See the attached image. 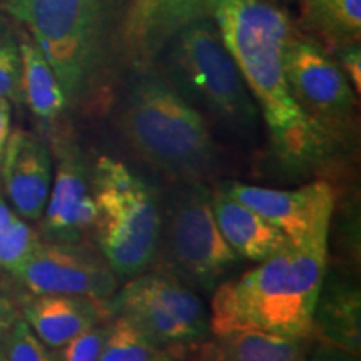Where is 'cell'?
<instances>
[{"mask_svg":"<svg viewBox=\"0 0 361 361\" xmlns=\"http://www.w3.org/2000/svg\"><path fill=\"white\" fill-rule=\"evenodd\" d=\"M42 216L47 238L64 245L78 243L96 224L97 207L87 171L74 152L62 157Z\"/></svg>","mask_w":361,"mask_h":361,"instance_id":"5bb4252c","label":"cell"},{"mask_svg":"<svg viewBox=\"0 0 361 361\" xmlns=\"http://www.w3.org/2000/svg\"><path fill=\"white\" fill-rule=\"evenodd\" d=\"M119 0H27L12 11L74 102L101 67L114 34Z\"/></svg>","mask_w":361,"mask_h":361,"instance_id":"5b68a950","label":"cell"},{"mask_svg":"<svg viewBox=\"0 0 361 361\" xmlns=\"http://www.w3.org/2000/svg\"><path fill=\"white\" fill-rule=\"evenodd\" d=\"M8 137H11V101L0 99V162H2Z\"/></svg>","mask_w":361,"mask_h":361,"instance_id":"83f0119b","label":"cell"},{"mask_svg":"<svg viewBox=\"0 0 361 361\" xmlns=\"http://www.w3.org/2000/svg\"><path fill=\"white\" fill-rule=\"evenodd\" d=\"M19 51L22 61V99L40 121L57 119L69 104L57 75L32 39L24 37Z\"/></svg>","mask_w":361,"mask_h":361,"instance_id":"ffe728a7","label":"cell"},{"mask_svg":"<svg viewBox=\"0 0 361 361\" xmlns=\"http://www.w3.org/2000/svg\"><path fill=\"white\" fill-rule=\"evenodd\" d=\"M6 361H56L25 319H16L2 343Z\"/></svg>","mask_w":361,"mask_h":361,"instance_id":"603a6c76","label":"cell"},{"mask_svg":"<svg viewBox=\"0 0 361 361\" xmlns=\"http://www.w3.org/2000/svg\"><path fill=\"white\" fill-rule=\"evenodd\" d=\"M305 341L261 331L224 333L206 341L194 361H305Z\"/></svg>","mask_w":361,"mask_h":361,"instance_id":"ac0fdd59","label":"cell"},{"mask_svg":"<svg viewBox=\"0 0 361 361\" xmlns=\"http://www.w3.org/2000/svg\"><path fill=\"white\" fill-rule=\"evenodd\" d=\"M121 129L135 154L173 180H201L218 162L201 112L149 69H139L129 84Z\"/></svg>","mask_w":361,"mask_h":361,"instance_id":"3957f363","label":"cell"},{"mask_svg":"<svg viewBox=\"0 0 361 361\" xmlns=\"http://www.w3.org/2000/svg\"><path fill=\"white\" fill-rule=\"evenodd\" d=\"M211 206L221 234L239 258L261 263L290 245L276 226L233 200L219 186L211 191Z\"/></svg>","mask_w":361,"mask_h":361,"instance_id":"2e32d148","label":"cell"},{"mask_svg":"<svg viewBox=\"0 0 361 361\" xmlns=\"http://www.w3.org/2000/svg\"><path fill=\"white\" fill-rule=\"evenodd\" d=\"M338 62V66L341 67V71L345 72L346 79L350 80V84L355 85L356 96L360 94L361 89V51L360 44H351L345 45V47L338 49L331 54Z\"/></svg>","mask_w":361,"mask_h":361,"instance_id":"484cf974","label":"cell"},{"mask_svg":"<svg viewBox=\"0 0 361 361\" xmlns=\"http://www.w3.org/2000/svg\"><path fill=\"white\" fill-rule=\"evenodd\" d=\"M97 218L94 229L104 259L119 276H135L156 259L161 204L123 162L101 157L92 176Z\"/></svg>","mask_w":361,"mask_h":361,"instance_id":"8992f818","label":"cell"},{"mask_svg":"<svg viewBox=\"0 0 361 361\" xmlns=\"http://www.w3.org/2000/svg\"><path fill=\"white\" fill-rule=\"evenodd\" d=\"M166 355L161 346L124 316H114L107 326L99 361H156Z\"/></svg>","mask_w":361,"mask_h":361,"instance_id":"44dd1931","label":"cell"},{"mask_svg":"<svg viewBox=\"0 0 361 361\" xmlns=\"http://www.w3.org/2000/svg\"><path fill=\"white\" fill-rule=\"evenodd\" d=\"M284 75L293 101L340 147L355 133L356 94L335 57L296 30L283 54Z\"/></svg>","mask_w":361,"mask_h":361,"instance_id":"9c48e42d","label":"cell"},{"mask_svg":"<svg viewBox=\"0 0 361 361\" xmlns=\"http://www.w3.org/2000/svg\"><path fill=\"white\" fill-rule=\"evenodd\" d=\"M156 61L164 78L192 106L204 107L236 130H251L258 107L226 47L213 17L192 20L176 32Z\"/></svg>","mask_w":361,"mask_h":361,"instance_id":"277c9868","label":"cell"},{"mask_svg":"<svg viewBox=\"0 0 361 361\" xmlns=\"http://www.w3.org/2000/svg\"><path fill=\"white\" fill-rule=\"evenodd\" d=\"M107 313L124 316L161 348H184L209 331V316L189 284L164 271L135 274L106 305Z\"/></svg>","mask_w":361,"mask_h":361,"instance_id":"ba28073f","label":"cell"},{"mask_svg":"<svg viewBox=\"0 0 361 361\" xmlns=\"http://www.w3.org/2000/svg\"><path fill=\"white\" fill-rule=\"evenodd\" d=\"M156 258L159 271L189 286L213 291L221 278L238 264L216 223L211 191L202 180H174L164 207Z\"/></svg>","mask_w":361,"mask_h":361,"instance_id":"52a82bcc","label":"cell"},{"mask_svg":"<svg viewBox=\"0 0 361 361\" xmlns=\"http://www.w3.org/2000/svg\"><path fill=\"white\" fill-rule=\"evenodd\" d=\"M25 2H27V0H12L11 6H8V8H11V12H12V11H16V8H19V7L24 6Z\"/></svg>","mask_w":361,"mask_h":361,"instance_id":"f546056e","label":"cell"},{"mask_svg":"<svg viewBox=\"0 0 361 361\" xmlns=\"http://www.w3.org/2000/svg\"><path fill=\"white\" fill-rule=\"evenodd\" d=\"M211 17V0H129L121 49L135 71L149 69L164 45L189 22Z\"/></svg>","mask_w":361,"mask_h":361,"instance_id":"7c38bea8","label":"cell"},{"mask_svg":"<svg viewBox=\"0 0 361 361\" xmlns=\"http://www.w3.org/2000/svg\"><path fill=\"white\" fill-rule=\"evenodd\" d=\"M107 336V326L94 324L85 331L79 333L66 345L56 350V361H99L104 341Z\"/></svg>","mask_w":361,"mask_h":361,"instance_id":"cb8c5ba5","label":"cell"},{"mask_svg":"<svg viewBox=\"0 0 361 361\" xmlns=\"http://www.w3.org/2000/svg\"><path fill=\"white\" fill-rule=\"evenodd\" d=\"M22 61L17 44L8 37H0V99L22 101L20 92Z\"/></svg>","mask_w":361,"mask_h":361,"instance_id":"d4e9b609","label":"cell"},{"mask_svg":"<svg viewBox=\"0 0 361 361\" xmlns=\"http://www.w3.org/2000/svg\"><path fill=\"white\" fill-rule=\"evenodd\" d=\"M313 335L360 355L361 293L358 284L338 274H324L314 306Z\"/></svg>","mask_w":361,"mask_h":361,"instance_id":"e0dca14e","label":"cell"},{"mask_svg":"<svg viewBox=\"0 0 361 361\" xmlns=\"http://www.w3.org/2000/svg\"><path fill=\"white\" fill-rule=\"evenodd\" d=\"M305 361H360V355L331 343L319 341L310 353L306 351Z\"/></svg>","mask_w":361,"mask_h":361,"instance_id":"4316f807","label":"cell"},{"mask_svg":"<svg viewBox=\"0 0 361 361\" xmlns=\"http://www.w3.org/2000/svg\"><path fill=\"white\" fill-rule=\"evenodd\" d=\"M300 27L329 54L360 44L361 0H301Z\"/></svg>","mask_w":361,"mask_h":361,"instance_id":"d6986e66","label":"cell"},{"mask_svg":"<svg viewBox=\"0 0 361 361\" xmlns=\"http://www.w3.org/2000/svg\"><path fill=\"white\" fill-rule=\"evenodd\" d=\"M156 361H173V360H171V356L168 353H166V355H162L161 358H157Z\"/></svg>","mask_w":361,"mask_h":361,"instance_id":"4dcf8cb0","label":"cell"},{"mask_svg":"<svg viewBox=\"0 0 361 361\" xmlns=\"http://www.w3.org/2000/svg\"><path fill=\"white\" fill-rule=\"evenodd\" d=\"M219 27L252 99L263 112L274 152L290 166L314 164L335 149L293 101L283 54L296 25L273 0H211Z\"/></svg>","mask_w":361,"mask_h":361,"instance_id":"6da1fadb","label":"cell"},{"mask_svg":"<svg viewBox=\"0 0 361 361\" xmlns=\"http://www.w3.org/2000/svg\"><path fill=\"white\" fill-rule=\"evenodd\" d=\"M328 238L305 246L291 243L255 269L214 288L213 335L261 331L295 340L313 336L316 300L326 274Z\"/></svg>","mask_w":361,"mask_h":361,"instance_id":"7a4b0ae2","label":"cell"},{"mask_svg":"<svg viewBox=\"0 0 361 361\" xmlns=\"http://www.w3.org/2000/svg\"><path fill=\"white\" fill-rule=\"evenodd\" d=\"M219 188L276 226L293 246H305L314 239L328 238L329 221L335 209V191L326 180H313L296 191L251 186L234 180L219 184Z\"/></svg>","mask_w":361,"mask_h":361,"instance_id":"30bf717a","label":"cell"},{"mask_svg":"<svg viewBox=\"0 0 361 361\" xmlns=\"http://www.w3.org/2000/svg\"><path fill=\"white\" fill-rule=\"evenodd\" d=\"M40 239L20 216L0 234V266L13 274L37 250Z\"/></svg>","mask_w":361,"mask_h":361,"instance_id":"7402d4cb","label":"cell"},{"mask_svg":"<svg viewBox=\"0 0 361 361\" xmlns=\"http://www.w3.org/2000/svg\"><path fill=\"white\" fill-rule=\"evenodd\" d=\"M13 276L34 295L84 296L106 301L116 291V273L106 259L64 243H40Z\"/></svg>","mask_w":361,"mask_h":361,"instance_id":"8fae6325","label":"cell"},{"mask_svg":"<svg viewBox=\"0 0 361 361\" xmlns=\"http://www.w3.org/2000/svg\"><path fill=\"white\" fill-rule=\"evenodd\" d=\"M17 314L13 306L8 303L6 298L0 296V346H2L4 340H6L8 329L12 328V324L16 323Z\"/></svg>","mask_w":361,"mask_h":361,"instance_id":"f1b7e54d","label":"cell"},{"mask_svg":"<svg viewBox=\"0 0 361 361\" xmlns=\"http://www.w3.org/2000/svg\"><path fill=\"white\" fill-rule=\"evenodd\" d=\"M0 361H6V358H4V351H2V346H0Z\"/></svg>","mask_w":361,"mask_h":361,"instance_id":"1f68e13d","label":"cell"},{"mask_svg":"<svg viewBox=\"0 0 361 361\" xmlns=\"http://www.w3.org/2000/svg\"><path fill=\"white\" fill-rule=\"evenodd\" d=\"M0 173L16 213L27 221L42 218L52 186V164L42 139L16 130L4 151Z\"/></svg>","mask_w":361,"mask_h":361,"instance_id":"4fadbf2b","label":"cell"},{"mask_svg":"<svg viewBox=\"0 0 361 361\" xmlns=\"http://www.w3.org/2000/svg\"><path fill=\"white\" fill-rule=\"evenodd\" d=\"M24 319L47 348L57 350L85 331L107 311L101 301L84 296L34 295L24 303Z\"/></svg>","mask_w":361,"mask_h":361,"instance_id":"9a60e30c","label":"cell"}]
</instances>
